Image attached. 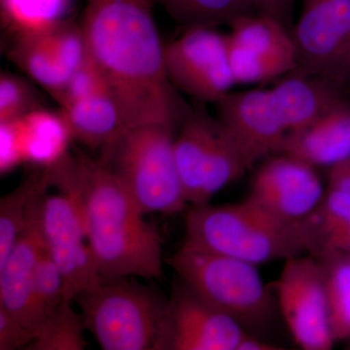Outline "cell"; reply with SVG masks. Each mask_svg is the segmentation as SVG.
<instances>
[{
  "label": "cell",
  "mask_w": 350,
  "mask_h": 350,
  "mask_svg": "<svg viewBox=\"0 0 350 350\" xmlns=\"http://www.w3.org/2000/svg\"><path fill=\"white\" fill-rule=\"evenodd\" d=\"M154 0H86L80 25L126 128L180 126L191 108L167 76Z\"/></svg>",
  "instance_id": "obj_1"
},
{
  "label": "cell",
  "mask_w": 350,
  "mask_h": 350,
  "mask_svg": "<svg viewBox=\"0 0 350 350\" xmlns=\"http://www.w3.org/2000/svg\"><path fill=\"white\" fill-rule=\"evenodd\" d=\"M51 184L77 204L103 278H160L162 238L123 184L98 161L66 156L49 167Z\"/></svg>",
  "instance_id": "obj_2"
},
{
  "label": "cell",
  "mask_w": 350,
  "mask_h": 350,
  "mask_svg": "<svg viewBox=\"0 0 350 350\" xmlns=\"http://www.w3.org/2000/svg\"><path fill=\"white\" fill-rule=\"evenodd\" d=\"M184 241L258 266L317 252L324 247V234L317 211L291 220L247 199L226 206H192L186 215Z\"/></svg>",
  "instance_id": "obj_3"
},
{
  "label": "cell",
  "mask_w": 350,
  "mask_h": 350,
  "mask_svg": "<svg viewBox=\"0 0 350 350\" xmlns=\"http://www.w3.org/2000/svg\"><path fill=\"white\" fill-rule=\"evenodd\" d=\"M174 129L126 128L103 147L100 160L145 214H175L187 206L175 163Z\"/></svg>",
  "instance_id": "obj_4"
},
{
  "label": "cell",
  "mask_w": 350,
  "mask_h": 350,
  "mask_svg": "<svg viewBox=\"0 0 350 350\" xmlns=\"http://www.w3.org/2000/svg\"><path fill=\"white\" fill-rule=\"evenodd\" d=\"M77 301L86 330L105 350H159L167 301L128 278H101Z\"/></svg>",
  "instance_id": "obj_5"
},
{
  "label": "cell",
  "mask_w": 350,
  "mask_h": 350,
  "mask_svg": "<svg viewBox=\"0 0 350 350\" xmlns=\"http://www.w3.org/2000/svg\"><path fill=\"white\" fill-rule=\"evenodd\" d=\"M169 262L184 284L244 329L261 326L271 317L273 301L256 265L186 241Z\"/></svg>",
  "instance_id": "obj_6"
},
{
  "label": "cell",
  "mask_w": 350,
  "mask_h": 350,
  "mask_svg": "<svg viewBox=\"0 0 350 350\" xmlns=\"http://www.w3.org/2000/svg\"><path fill=\"white\" fill-rule=\"evenodd\" d=\"M204 105L191 108L174 142L184 197L192 206L208 204L251 167L236 140Z\"/></svg>",
  "instance_id": "obj_7"
},
{
  "label": "cell",
  "mask_w": 350,
  "mask_h": 350,
  "mask_svg": "<svg viewBox=\"0 0 350 350\" xmlns=\"http://www.w3.org/2000/svg\"><path fill=\"white\" fill-rule=\"evenodd\" d=\"M298 72L350 92V0H303L291 29Z\"/></svg>",
  "instance_id": "obj_8"
},
{
  "label": "cell",
  "mask_w": 350,
  "mask_h": 350,
  "mask_svg": "<svg viewBox=\"0 0 350 350\" xmlns=\"http://www.w3.org/2000/svg\"><path fill=\"white\" fill-rule=\"evenodd\" d=\"M170 82L198 103H216L236 84L230 66L227 36L211 27L184 29L165 45Z\"/></svg>",
  "instance_id": "obj_9"
},
{
  "label": "cell",
  "mask_w": 350,
  "mask_h": 350,
  "mask_svg": "<svg viewBox=\"0 0 350 350\" xmlns=\"http://www.w3.org/2000/svg\"><path fill=\"white\" fill-rule=\"evenodd\" d=\"M278 306L295 342L305 350H328L334 338L329 323L325 269L312 255L290 258L276 283Z\"/></svg>",
  "instance_id": "obj_10"
},
{
  "label": "cell",
  "mask_w": 350,
  "mask_h": 350,
  "mask_svg": "<svg viewBox=\"0 0 350 350\" xmlns=\"http://www.w3.org/2000/svg\"><path fill=\"white\" fill-rule=\"evenodd\" d=\"M41 225L46 248L64 278V301L73 303L101 280L79 209L69 196L44 195Z\"/></svg>",
  "instance_id": "obj_11"
},
{
  "label": "cell",
  "mask_w": 350,
  "mask_h": 350,
  "mask_svg": "<svg viewBox=\"0 0 350 350\" xmlns=\"http://www.w3.org/2000/svg\"><path fill=\"white\" fill-rule=\"evenodd\" d=\"M181 284L167 301L159 350H238L245 329Z\"/></svg>",
  "instance_id": "obj_12"
},
{
  "label": "cell",
  "mask_w": 350,
  "mask_h": 350,
  "mask_svg": "<svg viewBox=\"0 0 350 350\" xmlns=\"http://www.w3.org/2000/svg\"><path fill=\"white\" fill-rule=\"evenodd\" d=\"M248 200L280 217L300 220L319 209L323 187L314 167L280 154L258 170Z\"/></svg>",
  "instance_id": "obj_13"
},
{
  "label": "cell",
  "mask_w": 350,
  "mask_h": 350,
  "mask_svg": "<svg viewBox=\"0 0 350 350\" xmlns=\"http://www.w3.org/2000/svg\"><path fill=\"white\" fill-rule=\"evenodd\" d=\"M215 105L217 118L251 167L266 157L282 154L288 131L269 90L230 92Z\"/></svg>",
  "instance_id": "obj_14"
},
{
  "label": "cell",
  "mask_w": 350,
  "mask_h": 350,
  "mask_svg": "<svg viewBox=\"0 0 350 350\" xmlns=\"http://www.w3.org/2000/svg\"><path fill=\"white\" fill-rule=\"evenodd\" d=\"M45 192L38 193L29 202L27 224L6 261L0 266V306L31 329L36 337L40 326L34 305L33 284L45 248L41 225V204Z\"/></svg>",
  "instance_id": "obj_15"
},
{
  "label": "cell",
  "mask_w": 350,
  "mask_h": 350,
  "mask_svg": "<svg viewBox=\"0 0 350 350\" xmlns=\"http://www.w3.org/2000/svg\"><path fill=\"white\" fill-rule=\"evenodd\" d=\"M282 154L312 167L334 165L350 159V101L334 107L300 131L287 133Z\"/></svg>",
  "instance_id": "obj_16"
},
{
  "label": "cell",
  "mask_w": 350,
  "mask_h": 350,
  "mask_svg": "<svg viewBox=\"0 0 350 350\" xmlns=\"http://www.w3.org/2000/svg\"><path fill=\"white\" fill-rule=\"evenodd\" d=\"M269 92L288 133L306 128L334 107L349 100L329 83L298 71L291 72Z\"/></svg>",
  "instance_id": "obj_17"
},
{
  "label": "cell",
  "mask_w": 350,
  "mask_h": 350,
  "mask_svg": "<svg viewBox=\"0 0 350 350\" xmlns=\"http://www.w3.org/2000/svg\"><path fill=\"white\" fill-rule=\"evenodd\" d=\"M71 138L89 148H101L126 130L121 113L108 93L73 101L59 109Z\"/></svg>",
  "instance_id": "obj_18"
},
{
  "label": "cell",
  "mask_w": 350,
  "mask_h": 350,
  "mask_svg": "<svg viewBox=\"0 0 350 350\" xmlns=\"http://www.w3.org/2000/svg\"><path fill=\"white\" fill-rule=\"evenodd\" d=\"M228 41L234 47L261 59H275L297 68V53L291 29L280 21L261 13L239 18L230 25Z\"/></svg>",
  "instance_id": "obj_19"
},
{
  "label": "cell",
  "mask_w": 350,
  "mask_h": 350,
  "mask_svg": "<svg viewBox=\"0 0 350 350\" xmlns=\"http://www.w3.org/2000/svg\"><path fill=\"white\" fill-rule=\"evenodd\" d=\"M7 57L54 100L68 81L51 47L47 31L10 38Z\"/></svg>",
  "instance_id": "obj_20"
},
{
  "label": "cell",
  "mask_w": 350,
  "mask_h": 350,
  "mask_svg": "<svg viewBox=\"0 0 350 350\" xmlns=\"http://www.w3.org/2000/svg\"><path fill=\"white\" fill-rule=\"evenodd\" d=\"M22 126L25 161L47 167L66 155L71 135L61 111L38 108L23 117Z\"/></svg>",
  "instance_id": "obj_21"
},
{
  "label": "cell",
  "mask_w": 350,
  "mask_h": 350,
  "mask_svg": "<svg viewBox=\"0 0 350 350\" xmlns=\"http://www.w3.org/2000/svg\"><path fill=\"white\" fill-rule=\"evenodd\" d=\"M183 27L231 25L248 14L256 13L250 0H154Z\"/></svg>",
  "instance_id": "obj_22"
},
{
  "label": "cell",
  "mask_w": 350,
  "mask_h": 350,
  "mask_svg": "<svg viewBox=\"0 0 350 350\" xmlns=\"http://www.w3.org/2000/svg\"><path fill=\"white\" fill-rule=\"evenodd\" d=\"M51 184L47 167L0 200V266L6 261L27 224L29 202Z\"/></svg>",
  "instance_id": "obj_23"
},
{
  "label": "cell",
  "mask_w": 350,
  "mask_h": 350,
  "mask_svg": "<svg viewBox=\"0 0 350 350\" xmlns=\"http://www.w3.org/2000/svg\"><path fill=\"white\" fill-rule=\"evenodd\" d=\"M9 38L42 33L66 19V0H1Z\"/></svg>",
  "instance_id": "obj_24"
},
{
  "label": "cell",
  "mask_w": 350,
  "mask_h": 350,
  "mask_svg": "<svg viewBox=\"0 0 350 350\" xmlns=\"http://www.w3.org/2000/svg\"><path fill=\"white\" fill-rule=\"evenodd\" d=\"M71 305L64 301L59 310L44 324L29 349L82 350L86 347L84 319Z\"/></svg>",
  "instance_id": "obj_25"
},
{
  "label": "cell",
  "mask_w": 350,
  "mask_h": 350,
  "mask_svg": "<svg viewBox=\"0 0 350 350\" xmlns=\"http://www.w3.org/2000/svg\"><path fill=\"white\" fill-rule=\"evenodd\" d=\"M325 269L329 323L334 340L350 336V262Z\"/></svg>",
  "instance_id": "obj_26"
},
{
  "label": "cell",
  "mask_w": 350,
  "mask_h": 350,
  "mask_svg": "<svg viewBox=\"0 0 350 350\" xmlns=\"http://www.w3.org/2000/svg\"><path fill=\"white\" fill-rule=\"evenodd\" d=\"M33 299L40 332L44 324L59 310L64 300L63 275L48 252L46 244L34 278Z\"/></svg>",
  "instance_id": "obj_27"
},
{
  "label": "cell",
  "mask_w": 350,
  "mask_h": 350,
  "mask_svg": "<svg viewBox=\"0 0 350 350\" xmlns=\"http://www.w3.org/2000/svg\"><path fill=\"white\" fill-rule=\"evenodd\" d=\"M47 36L57 63L69 79L89 56L81 25L64 19L49 29Z\"/></svg>",
  "instance_id": "obj_28"
},
{
  "label": "cell",
  "mask_w": 350,
  "mask_h": 350,
  "mask_svg": "<svg viewBox=\"0 0 350 350\" xmlns=\"http://www.w3.org/2000/svg\"><path fill=\"white\" fill-rule=\"evenodd\" d=\"M38 92L31 83L12 73L0 75V123L23 118L42 107Z\"/></svg>",
  "instance_id": "obj_29"
},
{
  "label": "cell",
  "mask_w": 350,
  "mask_h": 350,
  "mask_svg": "<svg viewBox=\"0 0 350 350\" xmlns=\"http://www.w3.org/2000/svg\"><path fill=\"white\" fill-rule=\"evenodd\" d=\"M103 93L109 94V92L98 66L89 55L84 64L70 76L66 87L55 100L63 107L73 101Z\"/></svg>",
  "instance_id": "obj_30"
},
{
  "label": "cell",
  "mask_w": 350,
  "mask_h": 350,
  "mask_svg": "<svg viewBox=\"0 0 350 350\" xmlns=\"http://www.w3.org/2000/svg\"><path fill=\"white\" fill-rule=\"evenodd\" d=\"M317 213L325 241L327 234L350 222V193L331 188Z\"/></svg>",
  "instance_id": "obj_31"
},
{
  "label": "cell",
  "mask_w": 350,
  "mask_h": 350,
  "mask_svg": "<svg viewBox=\"0 0 350 350\" xmlns=\"http://www.w3.org/2000/svg\"><path fill=\"white\" fill-rule=\"evenodd\" d=\"M0 169L5 172L25 161L22 118L0 123Z\"/></svg>",
  "instance_id": "obj_32"
},
{
  "label": "cell",
  "mask_w": 350,
  "mask_h": 350,
  "mask_svg": "<svg viewBox=\"0 0 350 350\" xmlns=\"http://www.w3.org/2000/svg\"><path fill=\"white\" fill-rule=\"evenodd\" d=\"M36 335L0 306V350L29 349Z\"/></svg>",
  "instance_id": "obj_33"
},
{
  "label": "cell",
  "mask_w": 350,
  "mask_h": 350,
  "mask_svg": "<svg viewBox=\"0 0 350 350\" xmlns=\"http://www.w3.org/2000/svg\"><path fill=\"white\" fill-rule=\"evenodd\" d=\"M257 13L271 16L292 29V13L295 0H250Z\"/></svg>",
  "instance_id": "obj_34"
},
{
  "label": "cell",
  "mask_w": 350,
  "mask_h": 350,
  "mask_svg": "<svg viewBox=\"0 0 350 350\" xmlns=\"http://www.w3.org/2000/svg\"><path fill=\"white\" fill-rule=\"evenodd\" d=\"M324 248L328 250H345L350 252V222L327 234Z\"/></svg>",
  "instance_id": "obj_35"
},
{
  "label": "cell",
  "mask_w": 350,
  "mask_h": 350,
  "mask_svg": "<svg viewBox=\"0 0 350 350\" xmlns=\"http://www.w3.org/2000/svg\"><path fill=\"white\" fill-rule=\"evenodd\" d=\"M331 188L350 193V159L334 165L331 172Z\"/></svg>",
  "instance_id": "obj_36"
},
{
  "label": "cell",
  "mask_w": 350,
  "mask_h": 350,
  "mask_svg": "<svg viewBox=\"0 0 350 350\" xmlns=\"http://www.w3.org/2000/svg\"><path fill=\"white\" fill-rule=\"evenodd\" d=\"M280 349L278 345L268 344L261 338H257L248 334L243 338L241 344L239 345L238 350H278Z\"/></svg>",
  "instance_id": "obj_37"
}]
</instances>
